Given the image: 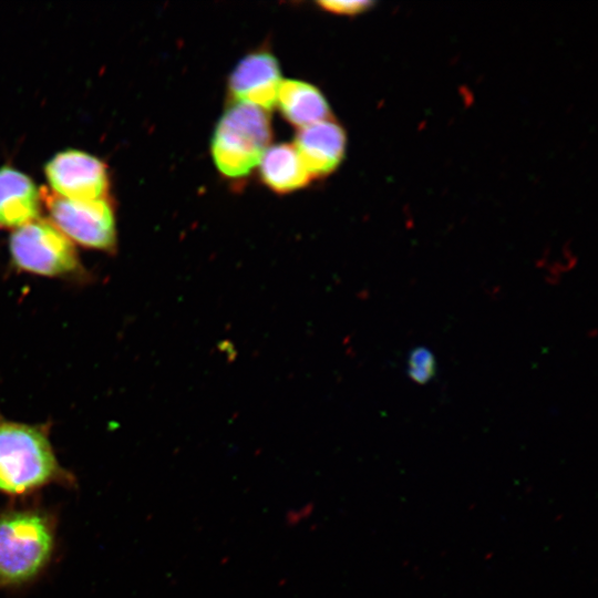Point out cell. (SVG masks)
I'll return each mask as SVG.
<instances>
[{
    "label": "cell",
    "instance_id": "5b68a950",
    "mask_svg": "<svg viewBox=\"0 0 598 598\" xmlns=\"http://www.w3.org/2000/svg\"><path fill=\"white\" fill-rule=\"evenodd\" d=\"M51 223L69 239L87 247L112 251L116 247V227L113 209L104 199L75 202L40 192Z\"/></svg>",
    "mask_w": 598,
    "mask_h": 598
},
{
    "label": "cell",
    "instance_id": "52a82bcc",
    "mask_svg": "<svg viewBox=\"0 0 598 598\" xmlns=\"http://www.w3.org/2000/svg\"><path fill=\"white\" fill-rule=\"evenodd\" d=\"M280 70L276 56L258 50L245 55L229 75L228 91L233 102L247 103L266 112L277 104Z\"/></svg>",
    "mask_w": 598,
    "mask_h": 598
},
{
    "label": "cell",
    "instance_id": "8992f818",
    "mask_svg": "<svg viewBox=\"0 0 598 598\" xmlns=\"http://www.w3.org/2000/svg\"><path fill=\"white\" fill-rule=\"evenodd\" d=\"M45 175L56 195L75 202L104 199L109 190L105 164L87 153L68 150L45 165Z\"/></svg>",
    "mask_w": 598,
    "mask_h": 598
},
{
    "label": "cell",
    "instance_id": "9c48e42d",
    "mask_svg": "<svg viewBox=\"0 0 598 598\" xmlns=\"http://www.w3.org/2000/svg\"><path fill=\"white\" fill-rule=\"evenodd\" d=\"M40 203V192L25 174L0 168V228H18L39 218Z\"/></svg>",
    "mask_w": 598,
    "mask_h": 598
},
{
    "label": "cell",
    "instance_id": "3957f363",
    "mask_svg": "<svg viewBox=\"0 0 598 598\" xmlns=\"http://www.w3.org/2000/svg\"><path fill=\"white\" fill-rule=\"evenodd\" d=\"M271 137L268 112L233 102L218 120L210 142L217 169L230 179L246 178L259 165Z\"/></svg>",
    "mask_w": 598,
    "mask_h": 598
},
{
    "label": "cell",
    "instance_id": "30bf717a",
    "mask_svg": "<svg viewBox=\"0 0 598 598\" xmlns=\"http://www.w3.org/2000/svg\"><path fill=\"white\" fill-rule=\"evenodd\" d=\"M277 104L286 121L299 130L332 118L322 92L305 81L282 80L278 87Z\"/></svg>",
    "mask_w": 598,
    "mask_h": 598
},
{
    "label": "cell",
    "instance_id": "4fadbf2b",
    "mask_svg": "<svg viewBox=\"0 0 598 598\" xmlns=\"http://www.w3.org/2000/svg\"><path fill=\"white\" fill-rule=\"evenodd\" d=\"M317 4L324 11L342 16H355L370 9L371 1H319Z\"/></svg>",
    "mask_w": 598,
    "mask_h": 598
},
{
    "label": "cell",
    "instance_id": "7c38bea8",
    "mask_svg": "<svg viewBox=\"0 0 598 598\" xmlns=\"http://www.w3.org/2000/svg\"><path fill=\"white\" fill-rule=\"evenodd\" d=\"M406 372L409 378L417 384L430 382L436 372V362L432 351L425 347L414 348L409 354Z\"/></svg>",
    "mask_w": 598,
    "mask_h": 598
},
{
    "label": "cell",
    "instance_id": "277c9868",
    "mask_svg": "<svg viewBox=\"0 0 598 598\" xmlns=\"http://www.w3.org/2000/svg\"><path fill=\"white\" fill-rule=\"evenodd\" d=\"M13 265L47 277L74 276L81 269L72 241L51 221L37 218L16 228L9 239Z\"/></svg>",
    "mask_w": 598,
    "mask_h": 598
},
{
    "label": "cell",
    "instance_id": "7a4b0ae2",
    "mask_svg": "<svg viewBox=\"0 0 598 598\" xmlns=\"http://www.w3.org/2000/svg\"><path fill=\"white\" fill-rule=\"evenodd\" d=\"M56 519L40 506H13L0 513V587L32 582L55 548Z\"/></svg>",
    "mask_w": 598,
    "mask_h": 598
},
{
    "label": "cell",
    "instance_id": "ba28073f",
    "mask_svg": "<svg viewBox=\"0 0 598 598\" xmlns=\"http://www.w3.org/2000/svg\"><path fill=\"white\" fill-rule=\"evenodd\" d=\"M346 146V132L332 118L300 128L293 143L311 178L331 174L341 164Z\"/></svg>",
    "mask_w": 598,
    "mask_h": 598
},
{
    "label": "cell",
    "instance_id": "8fae6325",
    "mask_svg": "<svg viewBox=\"0 0 598 598\" xmlns=\"http://www.w3.org/2000/svg\"><path fill=\"white\" fill-rule=\"evenodd\" d=\"M262 183L277 194H287L307 186L311 176L296 148L281 143L269 146L259 162Z\"/></svg>",
    "mask_w": 598,
    "mask_h": 598
},
{
    "label": "cell",
    "instance_id": "6da1fadb",
    "mask_svg": "<svg viewBox=\"0 0 598 598\" xmlns=\"http://www.w3.org/2000/svg\"><path fill=\"white\" fill-rule=\"evenodd\" d=\"M53 484L74 488L76 478L60 464L49 425L17 422L0 413V494L22 498Z\"/></svg>",
    "mask_w": 598,
    "mask_h": 598
}]
</instances>
